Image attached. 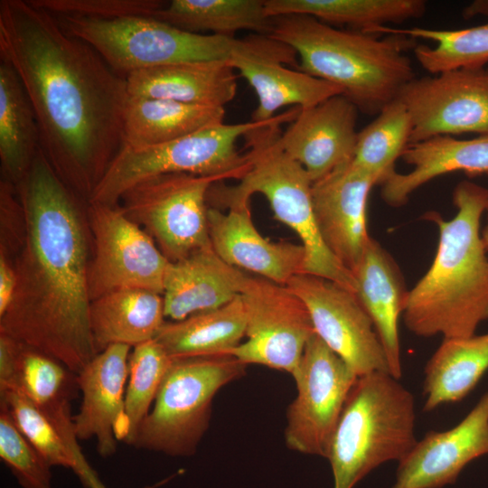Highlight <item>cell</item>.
<instances>
[{
    "label": "cell",
    "instance_id": "cell-34",
    "mask_svg": "<svg viewBox=\"0 0 488 488\" xmlns=\"http://www.w3.org/2000/svg\"><path fill=\"white\" fill-rule=\"evenodd\" d=\"M0 403L51 466L71 469L86 488H106L83 455L79 439L66 435L38 406L6 389H0Z\"/></svg>",
    "mask_w": 488,
    "mask_h": 488
},
{
    "label": "cell",
    "instance_id": "cell-21",
    "mask_svg": "<svg viewBox=\"0 0 488 488\" xmlns=\"http://www.w3.org/2000/svg\"><path fill=\"white\" fill-rule=\"evenodd\" d=\"M131 347L112 344L99 352L78 374L82 393L79 412L73 416L79 440L95 438L102 457L117 450L124 417Z\"/></svg>",
    "mask_w": 488,
    "mask_h": 488
},
{
    "label": "cell",
    "instance_id": "cell-14",
    "mask_svg": "<svg viewBox=\"0 0 488 488\" xmlns=\"http://www.w3.org/2000/svg\"><path fill=\"white\" fill-rule=\"evenodd\" d=\"M398 99L411 119V144L465 133L488 134V71L459 69L415 78Z\"/></svg>",
    "mask_w": 488,
    "mask_h": 488
},
{
    "label": "cell",
    "instance_id": "cell-9",
    "mask_svg": "<svg viewBox=\"0 0 488 488\" xmlns=\"http://www.w3.org/2000/svg\"><path fill=\"white\" fill-rule=\"evenodd\" d=\"M54 15L66 33L89 44L124 77L169 64L227 61L237 39L190 33L153 16L102 19Z\"/></svg>",
    "mask_w": 488,
    "mask_h": 488
},
{
    "label": "cell",
    "instance_id": "cell-4",
    "mask_svg": "<svg viewBox=\"0 0 488 488\" xmlns=\"http://www.w3.org/2000/svg\"><path fill=\"white\" fill-rule=\"evenodd\" d=\"M292 47L296 70L340 88L367 115H378L416 78L407 52L416 39L342 30L306 14L271 17L268 34Z\"/></svg>",
    "mask_w": 488,
    "mask_h": 488
},
{
    "label": "cell",
    "instance_id": "cell-39",
    "mask_svg": "<svg viewBox=\"0 0 488 488\" xmlns=\"http://www.w3.org/2000/svg\"><path fill=\"white\" fill-rule=\"evenodd\" d=\"M31 2L52 14L102 19L152 16L166 3L159 0H31Z\"/></svg>",
    "mask_w": 488,
    "mask_h": 488
},
{
    "label": "cell",
    "instance_id": "cell-3",
    "mask_svg": "<svg viewBox=\"0 0 488 488\" xmlns=\"http://www.w3.org/2000/svg\"><path fill=\"white\" fill-rule=\"evenodd\" d=\"M457 211L451 220L430 211L424 218L438 230L435 258L408 291L402 318L420 337H469L488 321V256L481 221L488 206V189L464 180L453 192Z\"/></svg>",
    "mask_w": 488,
    "mask_h": 488
},
{
    "label": "cell",
    "instance_id": "cell-15",
    "mask_svg": "<svg viewBox=\"0 0 488 488\" xmlns=\"http://www.w3.org/2000/svg\"><path fill=\"white\" fill-rule=\"evenodd\" d=\"M305 305L314 333L358 376L389 371L374 325L356 294L310 274H298L286 285Z\"/></svg>",
    "mask_w": 488,
    "mask_h": 488
},
{
    "label": "cell",
    "instance_id": "cell-19",
    "mask_svg": "<svg viewBox=\"0 0 488 488\" xmlns=\"http://www.w3.org/2000/svg\"><path fill=\"white\" fill-rule=\"evenodd\" d=\"M359 112L342 94L301 108L287 129L281 133L280 145L314 183L352 161Z\"/></svg>",
    "mask_w": 488,
    "mask_h": 488
},
{
    "label": "cell",
    "instance_id": "cell-8",
    "mask_svg": "<svg viewBox=\"0 0 488 488\" xmlns=\"http://www.w3.org/2000/svg\"><path fill=\"white\" fill-rule=\"evenodd\" d=\"M246 367L232 355L174 359L132 446L192 455L208 429L215 395Z\"/></svg>",
    "mask_w": 488,
    "mask_h": 488
},
{
    "label": "cell",
    "instance_id": "cell-28",
    "mask_svg": "<svg viewBox=\"0 0 488 488\" xmlns=\"http://www.w3.org/2000/svg\"><path fill=\"white\" fill-rule=\"evenodd\" d=\"M224 108L185 104L170 99L128 98L122 145L144 148L163 145L223 123Z\"/></svg>",
    "mask_w": 488,
    "mask_h": 488
},
{
    "label": "cell",
    "instance_id": "cell-7",
    "mask_svg": "<svg viewBox=\"0 0 488 488\" xmlns=\"http://www.w3.org/2000/svg\"><path fill=\"white\" fill-rule=\"evenodd\" d=\"M300 112L294 107L266 122L248 121L213 125L159 145L131 148L122 145L88 202L117 205L121 196L136 183L165 174H191L218 183L239 180L249 166L248 154L236 144L249 132L274 123L292 122Z\"/></svg>",
    "mask_w": 488,
    "mask_h": 488
},
{
    "label": "cell",
    "instance_id": "cell-13",
    "mask_svg": "<svg viewBox=\"0 0 488 488\" xmlns=\"http://www.w3.org/2000/svg\"><path fill=\"white\" fill-rule=\"evenodd\" d=\"M87 217L94 243L89 273L91 301L123 288L162 295L170 261L153 238L118 205L88 202Z\"/></svg>",
    "mask_w": 488,
    "mask_h": 488
},
{
    "label": "cell",
    "instance_id": "cell-10",
    "mask_svg": "<svg viewBox=\"0 0 488 488\" xmlns=\"http://www.w3.org/2000/svg\"><path fill=\"white\" fill-rule=\"evenodd\" d=\"M211 177L165 174L145 179L120 198L124 213L153 238L170 262L210 249L208 192Z\"/></svg>",
    "mask_w": 488,
    "mask_h": 488
},
{
    "label": "cell",
    "instance_id": "cell-1",
    "mask_svg": "<svg viewBox=\"0 0 488 488\" xmlns=\"http://www.w3.org/2000/svg\"><path fill=\"white\" fill-rule=\"evenodd\" d=\"M0 57L31 101L44 155L88 201L122 146L126 77L31 0L0 1Z\"/></svg>",
    "mask_w": 488,
    "mask_h": 488
},
{
    "label": "cell",
    "instance_id": "cell-33",
    "mask_svg": "<svg viewBox=\"0 0 488 488\" xmlns=\"http://www.w3.org/2000/svg\"><path fill=\"white\" fill-rule=\"evenodd\" d=\"M152 16L200 34L234 37L241 30L266 35L271 31L265 0H173Z\"/></svg>",
    "mask_w": 488,
    "mask_h": 488
},
{
    "label": "cell",
    "instance_id": "cell-45",
    "mask_svg": "<svg viewBox=\"0 0 488 488\" xmlns=\"http://www.w3.org/2000/svg\"><path fill=\"white\" fill-rule=\"evenodd\" d=\"M486 70H487V71H488V68H487Z\"/></svg>",
    "mask_w": 488,
    "mask_h": 488
},
{
    "label": "cell",
    "instance_id": "cell-29",
    "mask_svg": "<svg viewBox=\"0 0 488 488\" xmlns=\"http://www.w3.org/2000/svg\"><path fill=\"white\" fill-rule=\"evenodd\" d=\"M246 333L240 295L216 309L165 322L155 338L173 359L230 355Z\"/></svg>",
    "mask_w": 488,
    "mask_h": 488
},
{
    "label": "cell",
    "instance_id": "cell-17",
    "mask_svg": "<svg viewBox=\"0 0 488 488\" xmlns=\"http://www.w3.org/2000/svg\"><path fill=\"white\" fill-rule=\"evenodd\" d=\"M375 178L352 161L312 184L315 221L323 241L349 271L357 267L371 239L367 204Z\"/></svg>",
    "mask_w": 488,
    "mask_h": 488
},
{
    "label": "cell",
    "instance_id": "cell-16",
    "mask_svg": "<svg viewBox=\"0 0 488 488\" xmlns=\"http://www.w3.org/2000/svg\"><path fill=\"white\" fill-rule=\"evenodd\" d=\"M297 54L289 45L266 34L236 39L228 58L257 94L251 120L266 122L284 107H313L342 94L337 86L296 70Z\"/></svg>",
    "mask_w": 488,
    "mask_h": 488
},
{
    "label": "cell",
    "instance_id": "cell-24",
    "mask_svg": "<svg viewBox=\"0 0 488 488\" xmlns=\"http://www.w3.org/2000/svg\"><path fill=\"white\" fill-rule=\"evenodd\" d=\"M352 275L356 296L372 321L389 371L399 380L402 368L399 323L408 293L401 271L390 254L371 237Z\"/></svg>",
    "mask_w": 488,
    "mask_h": 488
},
{
    "label": "cell",
    "instance_id": "cell-11",
    "mask_svg": "<svg viewBox=\"0 0 488 488\" xmlns=\"http://www.w3.org/2000/svg\"><path fill=\"white\" fill-rule=\"evenodd\" d=\"M292 377L297 394L286 410V444L294 451L326 458L358 376L314 333Z\"/></svg>",
    "mask_w": 488,
    "mask_h": 488
},
{
    "label": "cell",
    "instance_id": "cell-18",
    "mask_svg": "<svg viewBox=\"0 0 488 488\" xmlns=\"http://www.w3.org/2000/svg\"><path fill=\"white\" fill-rule=\"evenodd\" d=\"M488 454V391L454 427L430 431L399 462L392 488H442Z\"/></svg>",
    "mask_w": 488,
    "mask_h": 488
},
{
    "label": "cell",
    "instance_id": "cell-32",
    "mask_svg": "<svg viewBox=\"0 0 488 488\" xmlns=\"http://www.w3.org/2000/svg\"><path fill=\"white\" fill-rule=\"evenodd\" d=\"M424 0H265L268 17L306 14L332 26L346 25L366 33L388 23L424 15Z\"/></svg>",
    "mask_w": 488,
    "mask_h": 488
},
{
    "label": "cell",
    "instance_id": "cell-31",
    "mask_svg": "<svg viewBox=\"0 0 488 488\" xmlns=\"http://www.w3.org/2000/svg\"><path fill=\"white\" fill-rule=\"evenodd\" d=\"M40 147L39 128L31 101L14 70L1 61V179L18 186Z\"/></svg>",
    "mask_w": 488,
    "mask_h": 488
},
{
    "label": "cell",
    "instance_id": "cell-30",
    "mask_svg": "<svg viewBox=\"0 0 488 488\" xmlns=\"http://www.w3.org/2000/svg\"><path fill=\"white\" fill-rule=\"evenodd\" d=\"M488 371V333L445 338L424 370V411L465 398Z\"/></svg>",
    "mask_w": 488,
    "mask_h": 488
},
{
    "label": "cell",
    "instance_id": "cell-41",
    "mask_svg": "<svg viewBox=\"0 0 488 488\" xmlns=\"http://www.w3.org/2000/svg\"><path fill=\"white\" fill-rule=\"evenodd\" d=\"M16 287L14 265L7 254L0 251V316L8 308Z\"/></svg>",
    "mask_w": 488,
    "mask_h": 488
},
{
    "label": "cell",
    "instance_id": "cell-35",
    "mask_svg": "<svg viewBox=\"0 0 488 488\" xmlns=\"http://www.w3.org/2000/svg\"><path fill=\"white\" fill-rule=\"evenodd\" d=\"M371 34L399 33L436 42L434 48L417 44L414 55L421 67L436 75L459 69H481L488 62V23L460 30L394 28L381 26Z\"/></svg>",
    "mask_w": 488,
    "mask_h": 488
},
{
    "label": "cell",
    "instance_id": "cell-42",
    "mask_svg": "<svg viewBox=\"0 0 488 488\" xmlns=\"http://www.w3.org/2000/svg\"><path fill=\"white\" fill-rule=\"evenodd\" d=\"M477 14L488 16V0L474 1L463 11L465 19H471Z\"/></svg>",
    "mask_w": 488,
    "mask_h": 488
},
{
    "label": "cell",
    "instance_id": "cell-22",
    "mask_svg": "<svg viewBox=\"0 0 488 488\" xmlns=\"http://www.w3.org/2000/svg\"><path fill=\"white\" fill-rule=\"evenodd\" d=\"M16 391L61 426L72 424L77 374L58 360L0 334V389Z\"/></svg>",
    "mask_w": 488,
    "mask_h": 488
},
{
    "label": "cell",
    "instance_id": "cell-12",
    "mask_svg": "<svg viewBox=\"0 0 488 488\" xmlns=\"http://www.w3.org/2000/svg\"><path fill=\"white\" fill-rule=\"evenodd\" d=\"M240 296L246 340L230 355L246 365L259 364L293 375L315 333L305 305L286 285L259 276L249 275Z\"/></svg>",
    "mask_w": 488,
    "mask_h": 488
},
{
    "label": "cell",
    "instance_id": "cell-20",
    "mask_svg": "<svg viewBox=\"0 0 488 488\" xmlns=\"http://www.w3.org/2000/svg\"><path fill=\"white\" fill-rule=\"evenodd\" d=\"M228 209L227 212L211 206L208 209L211 247L222 260L281 285L305 272L303 245L263 237L253 223L250 202L234 203Z\"/></svg>",
    "mask_w": 488,
    "mask_h": 488
},
{
    "label": "cell",
    "instance_id": "cell-26",
    "mask_svg": "<svg viewBox=\"0 0 488 488\" xmlns=\"http://www.w3.org/2000/svg\"><path fill=\"white\" fill-rule=\"evenodd\" d=\"M234 71L228 61H202L136 70L126 80L130 98L224 108L237 93Z\"/></svg>",
    "mask_w": 488,
    "mask_h": 488
},
{
    "label": "cell",
    "instance_id": "cell-37",
    "mask_svg": "<svg viewBox=\"0 0 488 488\" xmlns=\"http://www.w3.org/2000/svg\"><path fill=\"white\" fill-rule=\"evenodd\" d=\"M173 360L155 339L135 346L130 352L119 440L133 445Z\"/></svg>",
    "mask_w": 488,
    "mask_h": 488
},
{
    "label": "cell",
    "instance_id": "cell-36",
    "mask_svg": "<svg viewBox=\"0 0 488 488\" xmlns=\"http://www.w3.org/2000/svg\"><path fill=\"white\" fill-rule=\"evenodd\" d=\"M411 132L410 116L396 99L358 132L352 163L382 184L397 172L396 162L408 146Z\"/></svg>",
    "mask_w": 488,
    "mask_h": 488
},
{
    "label": "cell",
    "instance_id": "cell-27",
    "mask_svg": "<svg viewBox=\"0 0 488 488\" xmlns=\"http://www.w3.org/2000/svg\"><path fill=\"white\" fill-rule=\"evenodd\" d=\"M164 318L162 295L150 290L117 289L92 300L89 326L97 352L112 344L135 347L155 339Z\"/></svg>",
    "mask_w": 488,
    "mask_h": 488
},
{
    "label": "cell",
    "instance_id": "cell-38",
    "mask_svg": "<svg viewBox=\"0 0 488 488\" xmlns=\"http://www.w3.org/2000/svg\"><path fill=\"white\" fill-rule=\"evenodd\" d=\"M0 457L23 488H52V467L0 403Z\"/></svg>",
    "mask_w": 488,
    "mask_h": 488
},
{
    "label": "cell",
    "instance_id": "cell-2",
    "mask_svg": "<svg viewBox=\"0 0 488 488\" xmlns=\"http://www.w3.org/2000/svg\"><path fill=\"white\" fill-rule=\"evenodd\" d=\"M15 188L24 210L26 237L14 264L16 287L0 316V334L78 374L98 354L89 326L90 260L83 197L60 177L41 147Z\"/></svg>",
    "mask_w": 488,
    "mask_h": 488
},
{
    "label": "cell",
    "instance_id": "cell-43",
    "mask_svg": "<svg viewBox=\"0 0 488 488\" xmlns=\"http://www.w3.org/2000/svg\"><path fill=\"white\" fill-rule=\"evenodd\" d=\"M484 216H485V223L483 229L481 230V234H482V239H483L484 247L488 251V206H487Z\"/></svg>",
    "mask_w": 488,
    "mask_h": 488
},
{
    "label": "cell",
    "instance_id": "cell-5",
    "mask_svg": "<svg viewBox=\"0 0 488 488\" xmlns=\"http://www.w3.org/2000/svg\"><path fill=\"white\" fill-rule=\"evenodd\" d=\"M283 123L258 127L244 137L249 166L234 186L215 183L208 192V202L229 207L250 202L254 193L267 200L277 220L292 229L305 250V272L332 280L356 294V282L329 251L320 235L313 209L312 181L304 167L281 147Z\"/></svg>",
    "mask_w": 488,
    "mask_h": 488
},
{
    "label": "cell",
    "instance_id": "cell-44",
    "mask_svg": "<svg viewBox=\"0 0 488 488\" xmlns=\"http://www.w3.org/2000/svg\"><path fill=\"white\" fill-rule=\"evenodd\" d=\"M169 479L170 478H167V479H165V480H164V481H162L160 483H155L154 485L146 486L145 488H157L158 486L162 485V483H164L165 482H167Z\"/></svg>",
    "mask_w": 488,
    "mask_h": 488
},
{
    "label": "cell",
    "instance_id": "cell-23",
    "mask_svg": "<svg viewBox=\"0 0 488 488\" xmlns=\"http://www.w3.org/2000/svg\"><path fill=\"white\" fill-rule=\"evenodd\" d=\"M249 275L229 265L212 249L197 250L170 262L164 276V316L181 321L221 307L241 295Z\"/></svg>",
    "mask_w": 488,
    "mask_h": 488
},
{
    "label": "cell",
    "instance_id": "cell-25",
    "mask_svg": "<svg viewBox=\"0 0 488 488\" xmlns=\"http://www.w3.org/2000/svg\"><path fill=\"white\" fill-rule=\"evenodd\" d=\"M400 158L413 169L395 172L380 184L381 199L394 208L406 204L417 189L441 175L455 172L471 177L488 175V134L471 139L436 136L408 145Z\"/></svg>",
    "mask_w": 488,
    "mask_h": 488
},
{
    "label": "cell",
    "instance_id": "cell-40",
    "mask_svg": "<svg viewBox=\"0 0 488 488\" xmlns=\"http://www.w3.org/2000/svg\"><path fill=\"white\" fill-rule=\"evenodd\" d=\"M1 244L0 251L8 256L20 251L26 237V221L16 188L11 183L0 182Z\"/></svg>",
    "mask_w": 488,
    "mask_h": 488
},
{
    "label": "cell",
    "instance_id": "cell-6",
    "mask_svg": "<svg viewBox=\"0 0 488 488\" xmlns=\"http://www.w3.org/2000/svg\"><path fill=\"white\" fill-rule=\"evenodd\" d=\"M415 399L389 372L361 375L353 384L326 458L333 488H353L380 465L400 462L414 447Z\"/></svg>",
    "mask_w": 488,
    "mask_h": 488
}]
</instances>
